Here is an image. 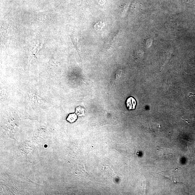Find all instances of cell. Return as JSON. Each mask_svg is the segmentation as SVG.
I'll return each instance as SVG.
<instances>
[{
  "instance_id": "6da1fadb",
  "label": "cell",
  "mask_w": 195,
  "mask_h": 195,
  "mask_svg": "<svg viewBox=\"0 0 195 195\" xmlns=\"http://www.w3.org/2000/svg\"><path fill=\"white\" fill-rule=\"evenodd\" d=\"M126 104H127V107L129 109H135L136 105V101L133 98L130 97L127 100Z\"/></svg>"
},
{
  "instance_id": "7a4b0ae2",
  "label": "cell",
  "mask_w": 195,
  "mask_h": 195,
  "mask_svg": "<svg viewBox=\"0 0 195 195\" xmlns=\"http://www.w3.org/2000/svg\"><path fill=\"white\" fill-rule=\"evenodd\" d=\"M78 119V116L75 114H72L69 115L67 118V120L70 123L74 122Z\"/></svg>"
},
{
  "instance_id": "3957f363",
  "label": "cell",
  "mask_w": 195,
  "mask_h": 195,
  "mask_svg": "<svg viewBox=\"0 0 195 195\" xmlns=\"http://www.w3.org/2000/svg\"><path fill=\"white\" fill-rule=\"evenodd\" d=\"M76 114L78 116H82L84 115V109L83 108L81 107H78L76 109Z\"/></svg>"
},
{
  "instance_id": "277c9868",
  "label": "cell",
  "mask_w": 195,
  "mask_h": 195,
  "mask_svg": "<svg viewBox=\"0 0 195 195\" xmlns=\"http://www.w3.org/2000/svg\"><path fill=\"white\" fill-rule=\"evenodd\" d=\"M70 39H71V40L72 41V43L73 44V45L74 46L75 48L77 50H78V42H77L75 41V39L71 37V36H70Z\"/></svg>"
}]
</instances>
